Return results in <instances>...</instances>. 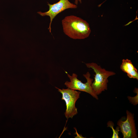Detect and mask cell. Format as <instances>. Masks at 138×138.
I'll return each mask as SVG.
<instances>
[{
	"label": "cell",
	"mask_w": 138,
	"mask_h": 138,
	"mask_svg": "<svg viewBox=\"0 0 138 138\" xmlns=\"http://www.w3.org/2000/svg\"><path fill=\"white\" fill-rule=\"evenodd\" d=\"M49 10L42 12L39 11L37 13L42 16H49L50 18V22L48 29L50 32H51V25L53 19L59 14L65 10L69 9H75L77 6L75 4L70 2L68 0H60L57 2L51 4L48 3Z\"/></svg>",
	"instance_id": "5b68a950"
},
{
	"label": "cell",
	"mask_w": 138,
	"mask_h": 138,
	"mask_svg": "<svg viewBox=\"0 0 138 138\" xmlns=\"http://www.w3.org/2000/svg\"><path fill=\"white\" fill-rule=\"evenodd\" d=\"M108 126L111 128L112 130L113 134L112 138H119V132L120 131L119 127L117 126L115 129H114L113 126L114 124L111 121H109L107 123Z\"/></svg>",
	"instance_id": "ba28073f"
},
{
	"label": "cell",
	"mask_w": 138,
	"mask_h": 138,
	"mask_svg": "<svg viewBox=\"0 0 138 138\" xmlns=\"http://www.w3.org/2000/svg\"><path fill=\"white\" fill-rule=\"evenodd\" d=\"M70 81H66L64 84L67 87L74 90H78L87 93L93 97L98 99V97L91 86V84L93 80V79L90 77V74L88 72L83 76L86 78L87 82L83 83L77 78V75L75 73H73L71 76L67 74Z\"/></svg>",
	"instance_id": "3957f363"
},
{
	"label": "cell",
	"mask_w": 138,
	"mask_h": 138,
	"mask_svg": "<svg viewBox=\"0 0 138 138\" xmlns=\"http://www.w3.org/2000/svg\"><path fill=\"white\" fill-rule=\"evenodd\" d=\"M86 65L87 67L93 70L95 73L94 80L92 83L91 86L95 94L97 95H99L107 89L108 78L114 75L116 73L102 68L100 66L96 63H87Z\"/></svg>",
	"instance_id": "7a4b0ae2"
},
{
	"label": "cell",
	"mask_w": 138,
	"mask_h": 138,
	"mask_svg": "<svg viewBox=\"0 0 138 138\" xmlns=\"http://www.w3.org/2000/svg\"><path fill=\"white\" fill-rule=\"evenodd\" d=\"M65 34L74 39H84L89 36L91 29L88 23L80 18L72 15L65 17L62 21Z\"/></svg>",
	"instance_id": "6da1fadb"
},
{
	"label": "cell",
	"mask_w": 138,
	"mask_h": 138,
	"mask_svg": "<svg viewBox=\"0 0 138 138\" xmlns=\"http://www.w3.org/2000/svg\"><path fill=\"white\" fill-rule=\"evenodd\" d=\"M126 113V120L123 121L120 119L117 122L120 130L122 133L123 138H136L137 132L134 115L128 110Z\"/></svg>",
	"instance_id": "8992f818"
},
{
	"label": "cell",
	"mask_w": 138,
	"mask_h": 138,
	"mask_svg": "<svg viewBox=\"0 0 138 138\" xmlns=\"http://www.w3.org/2000/svg\"><path fill=\"white\" fill-rule=\"evenodd\" d=\"M120 68L123 71L127 74L129 78L138 80L137 70L130 60L128 59H123Z\"/></svg>",
	"instance_id": "52a82bcc"
},
{
	"label": "cell",
	"mask_w": 138,
	"mask_h": 138,
	"mask_svg": "<svg viewBox=\"0 0 138 138\" xmlns=\"http://www.w3.org/2000/svg\"><path fill=\"white\" fill-rule=\"evenodd\" d=\"M79 2L80 3H82V0H75V4L76 5H77L78 2Z\"/></svg>",
	"instance_id": "9c48e42d"
},
{
	"label": "cell",
	"mask_w": 138,
	"mask_h": 138,
	"mask_svg": "<svg viewBox=\"0 0 138 138\" xmlns=\"http://www.w3.org/2000/svg\"><path fill=\"white\" fill-rule=\"evenodd\" d=\"M56 88L62 95L61 99L64 100L66 103V109L64 113L65 117L67 119L69 118H72L77 113L75 104L79 98L80 92L68 88L61 89Z\"/></svg>",
	"instance_id": "277c9868"
}]
</instances>
